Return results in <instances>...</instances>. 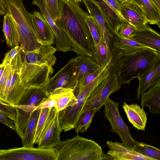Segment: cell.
Masks as SVG:
<instances>
[{
    "label": "cell",
    "mask_w": 160,
    "mask_h": 160,
    "mask_svg": "<svg viewBox=\"0 0 160 160\" xmlns=\"http://www.w3.org/2000/svg\"><path fill=\"white\" fill-rule=\"evenodd\" d=\"M59 16L55 23L65 33L72 51L91 57L93 40L86 18L88 14L74 0H58Z\"/></svg>",
    "instance_id": "obj_1"
},
{
    "label": "cell",
    "mask_w": 160,
    "mask_h": 160,
    "mask_svg": "<svg viewBox=\"0 0 160 160\" xmlns=\"http://www.w3.org/2000/svg\"><path fill=\"white\" fill-rule=\"evenodd\" d=\"M160 61V53L148 47L123 53L115 71L120 84L129 85L132 80Z\"/></svg>",
    "instance_id": "obj_2"
},
{
    "label": "cell",
    "mask_w": 160,
    "mask_h": 160,
    "mask_svg": "<svg viewBox=\"0 0 160 160\" xmlns=\"http://www.w3.org/2000/svg\"><path fill=\"white\" fill-rule=\"evenodd\" d=\"M6 13L12 17L18 31L19 44L23 52L36 50L41 45L38 43L31 13L24 7L23 0H5Z\"/></svg>",
    "instance_id": "obj_3"
},
{
    "label": "cell",
    "mask_w": 160,
    "mask_h": 160,
    "mask_svg": "<svg viewBox=\"0 0 160 160\" xmlns=\"http://www.w3.org/2000/svg\"><path fill=\"white\" fill-rule=\"evenodd\" d=\"M57 160H101V147L94 141L78 135L60 142L54 148Z\"/></svg>",
    "instance_id": "obj_4"
},
{
    "label": "cell",
    "mask_w": 160,
    "mask_h": 160,
    "mask_svg": "<svg viewBox=\"0 0 160 160\" xmlns=\"http://www.w3.org/2000/svg\"><path fill=\"white\" fill-rule=\"evenodd\" d=\"M108 77L107 73L102 70L90 82L80 89L73 90L77 98L75 103L58 112V120L62 130L66 132L74 128L88 98L98 86L107 79Z\"/></svg>",
    "instance_id": "obj_5"
},
{
    "label": "cell",
    "mask_w": 160,
    "mask_h": 160,
    "mask_svg": "<svg viewBox=\"0 0 160 160\" xmlns=\"http://www.w3.org/2000/svg\"><path fill=\"white\" fill-rule=\"evenodd\" d=\"M119 104L109 98L104 105V116L110 122L111 131L116 133L119 136L124 145L133 148L138 142L132 137L128 127L121 116L118 108Z\"/></svg>",
    "instance_id": "obj_6"
},
{
    "label": "cell",
    "mask_w": 160,
    "mask_h": 160,
    "mask_svg": "<svg viewBox=\"0 0 160 160\" xmlns=\"http://www.w3.org/2000/svg\"><path fill=\"white\" fill-rule=\"evenodd\" d=\"M53 148L27 147L0 149V160H57Z\"/></svg>",
    "instance_id": "obj_7"
},
{
    "label": "cell",
    "mask_w": 160,
    "mask_h": 160,
    "mask_svg": "<svg viewBox=\"0 0 160 160\" xmlns=\"http://www.w3.org/2000/svg\"><path fill=\"white\" fill-rule=\"evenodd\" d=\"M115 71L109 75L99 89L97 87L93 90L87 99L83 109H95L99 111L110 96L121 88L122 85Z\"/></svg>",
    "instance_id": "obj_8"
},
{
    "label": "cell",
    "mask_w": 160,
    "mask_h": 160,
    "mask_svg": "<svg viewBox=\"0 0 160 160\" xmlns=\"http://www.w3.org/2000/svg\"><path fill=\"white\" fill-rule=\"evenodd\" d=\"M45 87L36 85L26 87L14 106L25 112L31 114L38 107L49 97Z\"/></svg>",
    "instance_id": "obj_9"
},
{
    "label": "cell",
    "mask_w": 160,
    "mask_h": 160,
    "mask_svg": "<svg viewBox=\"0 0 160 160\" xmlns=\"http://www.w3.org/2000/svg\"><path fill=\"white\" fill-rule=\"evenodd\" d=\"M77 87L75 80V61L73 58L53 77L50 78L45 89L49 95L57 88H70L74 90Z\"/></svg>",
    "instance_id": "obj_10"
},
{
    "label": "cell",
    "mask_w": 160,
    "mask_h": 160,
    "mask_svg": "<svg viewBox=\"0 0 160 160\" xmlns=\"http://www.w3.org/2000/svg\"><path fill=\"white\" fill-rule=\"evenodd\" d=\"M90 15L97 22L102 33L107 48L112 54L116 45L119 37L106 21L97 6L90 0H82Z\"/></svg>",
    "instance_id": "obj_11"
},
{
    "label": "cell",
    "mask_w": 160,
    "mask_h": 160,
    "mask_svg": "<svg viewBox=\"0 0 160 160\" xmlns=\"http://www.w3.org/2000/svg\"><path fill=\"white\" fill-rule=\"evenodd\" d=\"M32 3L38 6L42 16L50 26L54 34L56 48L63 52L71 51V43L64 32L56 25L48 11L44 0H32Z\"/></svg>",
    "instance_id": "obj_12"
},
{
    "label": "cell",
    "mask_w": 160,
    "mask_h": 160,
    "mask_svg": "<svg viewBox=\"0 0 160 160\" xmlns=\"http://www.w3.org/2000/svg\"><path fill=\"white\" fill-rule=\"evenodd\" d=\"M20 69L12 67L4 94L3 102L14 106L27 87L21 82Z\"/></svg>",
    "instance_id": "obj_13"
},
{
    "label": "cell",
    "mask_w": 160,
    "mask_h": 160,
    "mask_svg": "<svg viewBox=\"0 0 160 160\" xmlns=\"http://www.w3.org/2000/svg\"><path fill=\"white\" fill-rule=\"evenodd\" d=\"M57 49L51 45H41L38 49L31 51L23 52V61L29 63L45 65L52 67L57 58L54 55Z\"/></svg>",
    "instance_id": "obj_14"
},
{
    "label": "cell",
    "mask_w": 160,
    "mask_h": 160,
    "mask_svg": "<svg viewBox=\"0 0 160 160\" xmlns=\"http://www.w3.org/2000/svg\"><path fill=\"white\" fill-rule=\"evenodd\" d=\"M30 15L37 42L42 46L51 45L54 35L47 22L38 11H35Z\"/></svg>",
    "instance_id": "obj_15"
},
{
    "label": "cell",
    "mask_w": 160,
    "mask_h": 160,
    "mask_svg": "<svg viewBox=\"0 0 160 160\" xmlns=\"http://www.w3.org/2000/svg\"><path fill=\"white\" fill-rule=\"evenodd\" d=\"M160 53V35L147 24L136 29L128 38Z\"/></svg>",
    "instance_id": "obj_16"
},
{
    "label": "cell",
    "mask_w": 160,
    "mask_h": 160,
    "mask_svg": "<svg viewBox=\"0 0 160 160\" xmlns=\"http://www.w3.org/2000/svg\"><path fill=\"white\" fill-rule=\"evenodd\" d=\"M121 13L125 21L139 29L148 24L146 15L141 8L131 1L121 4Z\"/></svg>",
    "instance_id": "obj_17"
},
{
    "label": "cell",
    "mask_w": 160,
    "mask_h": 160,
    "mask_svg": "<svg viewBox=\"0 0 160 160\" xmlns=\"http://www.w3.org/2000/svg\"><path fill=\"white\" fill-rule=\"evenodd\" d=\"M106 143L110 149L107 153L111 155L113 160H153L138 153L133 148L127 147L122 143L108 141Z\"/></svg>",
    "instance_id": "obj_18"
},
{
    "label": "cell",
    "mask_w": 160,
    "mask_h": 160,
    "mask_svg": "<svg viewBox=\"0 0 160 160\" xmlns=\"http://www.w3.org/2000/svg\"><path fill=\"white\" fill-rule=\"evenodd\" d=\"M129 122L138 130L145 131L147 122V114L143 108L137 103L128 104L124 102L122 106Z\"/></svg>",
    "instance_id": "obj_19"
},
{
    "label": "cell",
    "mask_w": 160,
    "mask_h": 160,
    "mask_svg": "<svg viewBox=\"0 0 160 160\" xmlns=\"http://www.w3.org/2000/svg\"><path fill=\"white\" fill-rule=\"evenodd\" d=\"M137 78L139 85L137 91V97L139 100L142 93L160 82V61Z\"/></svg>",
    "instance_id": "obj_20"
},
{
    "label": "cell",
    "mask_w": 160,
    "mask_h": 160,
    "mask_svg": "<svg viewBox=\"0 0 160 160\" xmlns=\"http://www.w3.org/2000/svg\"><path fill=\"white\" fill-rule=\"evenodd\" d=\"M74 58L75 80L77 86L81 78L99 70L102 68L91 57L79 55Z\"/></svg>",
    "instance_id": "obj_21"
},
{
    "label": "cell",
    "mask_w": 160,
    "mask_h": 160,
    "mask_svg": "<svg viewBox=\"0 0 160 160\" xmlns=\"http://www.w3.org/2000/svg\"><path fill=\"white\" fill-rule=\"evenodd\" d=\"M49 97L55 101V107L58 112L72 105L77 101L73 89L70 88H57L49 95Z\"/></svg>",
    "instance_id": "obj_22"
},
{
    "label": "cell",
    "mask_w": 160,
    "mask_h": 160,
    "mask_svg": "<svg viewBox=\"0 0 160 160\" xmlns=\"http://www.w3.org/2000/svg\"><path fill=\"white\" fill-rule=\"evenodd\" d=\"M57 112L55 107L41 109L34 139V144L39 142L52 122Z\"/></svg>",
    "instance_id": "obj_23"
},
{
    "label": "cell",
    "mask_w": 160,
    "mask_h": 160,
    "mask_svg": "<svg viewBox=\"0 0 160 160\" xmlns=\"http://www.w3.org/2000/svg\"><path fill=\"white\" fill-rule=\"evenodd\" d=\"M57 112L53 121L38 144L40 148H53L61 141L60 134L62 131Z\"/></svg>",
    "instance_id": "obj_24"
},
{
    "label": "cell",
    "mask_w": 160,
    "mask_h": 160,
    "mask_svg": "<svg viewBox=\"0 0 160 160\" xmlns=\"http://www.w3.org/2000/svg\"><path fill=\"white\" fill-rule=\"evenodd\" d=\"M142 108L147 106L153 115L160 113V82L150 87L147 92L141 94Z\"/></svg>",
    "instance_id": "obj_25"
},
{
    "label": "cell",
    "mask_w": 160,
    "mask_h": 160,
    "mask_svg": "<svg viewBox=\"0 0 160 160\" xmlns=\"http://www.w3.org/2000/svg\"><path fill=\"white\" fill-rule=\"evenodd\" d=\"M90 0L97 6L111 28L118 34L120 27L123 23L108 4L107 0Z\"/></svg>",
    "instance_id": "obj_26"
},
{
    "label": "cell",
    "mask_w": 160,
    "mask_h": 160,
    "mask_svg": "<svg viewBox=\"0 0 160 160\" xmlns=\"http://www.w3.org/2000/svg\"><path fill=\"white\" fill-rule=\"evenodd\" d=\"M138 6L144 12L148 23L160 27V9L150 0H131Z\"/></svg>",
    "instance_id": "obj_27"
},
{
    "label": "cell",
    "mask_w": 160,
    "mask_h": 160,
    "mask_svg": "<svg viewBox=\"0 0 160 160\" xmlns=\"http://www.w3.org/2000/svg\"><path fill=\"white\" fill-rule=\"evenodd\" d=\"M3 31L7 44L13 48L19 44L18 35L11 16L6 13L3 18Z\"/></svg>",
    "instance_id": "obj_28"
},
{
    "label": "cell",
    "mask_w": 160,
    "mask_h": 160,
    "mask_svg": "<svg viewBox=\"0 0 160 160\" xmlns=\"http://www.w3.org/2000/svg\"><path fill=\"white\" fill-rule=\"evenodd\" d=\"M40 111L41 109L34 110L31 115L21 138L23 146L33 147L34 139Z\"/></svg>",
    "instance_id": "obj_29"
},
{
    "label": "cell",
    "mask_w": 160,
    "mask_h": 160,
    "mask_svg": "<svg viewBox=\"0 0 160 160\" xmlns=\"http://www.w3.org/2000/svg\"><path fill=\"white\" fill-rule=\"evenodd\" d=\"M112 54L108 49L102 38L100 43L92 48V58L101 67H104L110 60Z\"/></svg>",
    "instance_id": "obj_30"
},
{
    "label": "cell",
    "mask_w": 160,
    "mask_h": 160,
    "mask_svg": "<svg viewBox=\"0 0 160 160\" xmlns=\"http://www.w3.org/2000/svg\"><path fill=\"white\" fill-rule=\"evenodd\" d=\"M95 109H83L75 124L74 128L77 133L85 132L89 127L96 113Z\"/></svg>",
    "instance_id": "obj_31"
},
{
    "label": "cell",
    "mask_w": 160,
    "mask_h": 160,
    "mask_svg": "<svg viewBox=\"0 0 160 160\" xmlns=\"http://www.w3.org/2000/svg\"><path fill=\"white\" fill-rule=\"evenodd\" d=\"M133 148L138 153L153 160H160V150L155 147L138 142Z\"/></svg>",
    "instance_id": "obj_32"
},
{
    "label": "cell",
    "mask_w": 160,
    "mask_h": 160,
    "mask_svg": "<svg viewBox=\"0 0 160 160\" xmlns=\"http://www.w3.org/2000/svg\"><path fill=\"white\" fill-rule=\"evenodd\" d=\"M116 45L125 54L131 53L140 49L148 47L130 38H122L119 37Z\"/></svg>",
    "instance_id": "obj_33"
},
{
    "label": "cell",
    "mask_w": 160,
    "mask_h": 160,
    "mask_svg": "<svg viewBox=\"0 0 160 160\" xmlns=\"http://www.w3.org/2000/svg\"><path fill=\"white\" fill-rule=\"evenodd\" d=\"M86 21L92 38L94 45H97L100 42L102 35L101 29L96 21L90 15L86 18Z\"/></svg>",
    "instance_id": "obj_34"
},
{
    "label": "cell",
    "mask_w": 160,
    "mask_h": 160,
    "mask_svg": "<svg viewBox=\"0 0 160 160\" xmlns=\"http://www.w3.org/2000/svg\"><path fill=\"white\" fill-rule=\"evenodd\" d=\"M12 69V67L10 64L5 65L4 71L0 79V100L2 102L5 88Z\"/></svg>",
    "instance_id": "obj_35"
},
{
    "label": "cell",
    "mask_w": 160,
    "mask_h": 160,
    "mask_svg": "<svg viewBox=\"0 0 160 160\" xmlns=\"http://www.w3.org/2000/svg\"><path fill=\"white\" fill-rule=\"evenodd\" d=\"M46 8L54 22L59 16L58 0H44Z\"/></svg>",
    "instance_id": "obj_36"
},
{
    "label": "cell",
    "mask_w": 160,
    "mask_h": 160,
    "mask_svg": "<svg viewBox=\"0 0 160 160\" xmlns=\"http://www.w3.org/2000/svg\"><path fill=\"white\" fill-rule=\"evenodd\" d=\"M0 112L6 117L14 121L16 118V110L15 106L0 100Z\"/></svg>",
    "instance_id": "obj_37"
},
{
    "label": "cell",
    "mask_w": 160,
    "mask_h": 160,
    "mask_svg": "<svg viewBox=\"0 0 160 160\" xmlns=\"http://www.w3.org/2000/svg\"><path fill=\"white\" fill-rule=\"evenodd\" d=\"M136 29L133 25L128 23H124L121 26L118 35L119 37L127 38Z\"/></svg>",
    "instance_id": "obj_38"
},
{
    "label": "cell",
    "mask_w": 160,
    "mask_h": 160,
    "mask_svg": "<svg viewBox=\"0 0 160 160\" xmlns=\"http://www.w3.org/2000/svg\"><path fill=\"white\" fill-rule=\"evenodd\" d=\"M22 51V48L19 45L12 48L6 54L2 63L5 65L10 64L12 59Z\"/></svg>",
    "instance_id": "obj_39"
},
{
    "label": "cell",
    "mask_w": 160,
    "mask_h": 160,
    "mask_svg": "<svg viewBox=\"0 0 160 160\" xmlns=\"http://www.w3.org/2000/svg\"><path fill=\"white\" fill-rule=\"evenodd\" d=\"M108 4L119 17L123 23H127L121 13V4L117 0H107Z\"/></svg>",
    "instance_id": "obj_40"
},
{
    "label": "cell",
    "mask_w": 160,
    "mask_h": 160,
    "mask_svg": "<svg viewBox=\"0 0 160 160\" xmlns=\"http://www.w3.org/2000/svg\"><path fill=\"white\" fill-rule=\"evenodd\" d=\"M56 105L55 101L49 97L43 101L38 107L35 110L41 109L44 108H52L55 107Z\"/></svg>",
    "instance_id": "obj_41"
},
{
    "label": "cell",
    "mask_w": 160,
    "mask_h": 160,
    "mask_svg": "<svg viewBox=\"0 0 160 160\" xmlns=\"http://www.w3.org/2000/svg\"><path fill=\"white\" fill-rule=\"evenodd\" d=\"M0 121L15 131L14 123L0 112Z\"/></svg>",
    "instance_id": "obj_42"
},
{
    "label": "cell",
    "mask_w": 160,
    "mask_h": 160,
    "mask_svg": "<svg viewBox=\"0 0 160 160\" xmlns=\"http://www.w3.org/2000/svg\"><path fill=\"white\" fill-rule=\"evenodd\" d=\"M6 13L5 0H0V15H5Z\"/></svg>",
    "instance_id": "obj_43"
},
{
    "label": "cell",
    "mask_w": 160,
    "mask_h": 160,
    "mask_svg": "<svg viewBox=\"0 0 160 160\" xmlns=\"http://www.w3.org/2000/svg\"><path fill=\"white\" fill-rule=\"evenodd\" d=\"M113 160V159L112 157L110 155L107 153H103L101 158V160Z\"/></svg>",
    "instance_id": "obj_44"
},
{
    "label": "cell",
    "mask_w": 160,
    "mask_h": 160,
    "mask_svg": "<svg viewBox=\"0 0 160 160\" xmlns=\"http://www.w3.org/2000/svg\"><path fill=\"white\" fill-rule=\"evenodd\" d=\"M5 65L2 63L0 64V79L4 71Z\"/></svg>",
    "instance_id": "obj_45"
},
{
    "label": "cell",
    "mask_w": 160,
    "mask_h": 160,
    "mask_svg": "<svg viewBox=\"0 0 160 160\" xmlns=\"http://www.w3.org/2000/svg\"><path fill=\"white\" fill-rule=\"evenodd\" d=\"M160 9V0H150Z\"/></svg>",
    "instance_id": "obj_46"
},
{
    "label": "cell",
    "mask_w": 160,
    "mask_h": 160,
    "mask_svg": "<svg viewBox=\"0 0 160 160\" xmlns=\"http://www.w3.org/2000/svg\"><path fill=\"white\" fill-rule=\"evenodd\" d=\"M121 4L123 3L129 2L131 1V0H117Z\"/></svg>",
    "instance_id": "obj_47"
},
{
    "label": "cell",
    "mask_w": 160,
    "mask_h": 160,
    "mask_svg": "<svg viewBox=\"0 0 160 160\" xmlns=\"http://www.w3.org/2000/svg\"><path fill=\"white\" fill-rule=\"evenodd\" d=\"M75 2L78 3H80L81 2L82 0H74Z\"/></svg>",
    "instance_id": "obj_48"
}]
</instances>
